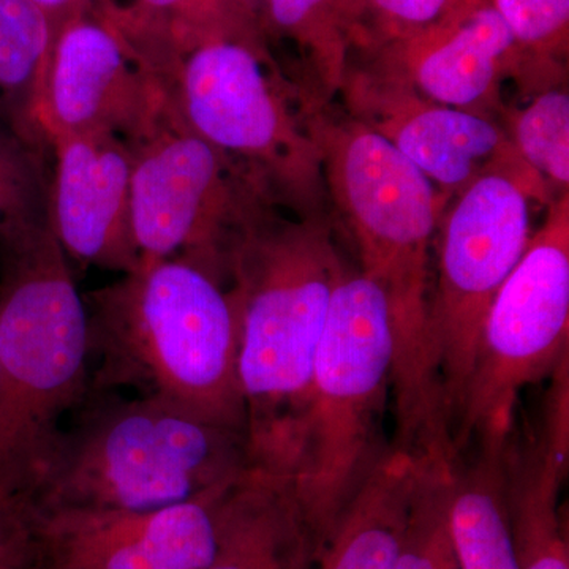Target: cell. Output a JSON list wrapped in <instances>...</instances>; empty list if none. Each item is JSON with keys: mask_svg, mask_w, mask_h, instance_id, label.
<instances>
[{"mask_svg": "<svg viewBox=\"0 0 569 569\" xmlns=\"http://www.w3.org/2000/svg\"><path fill=\"white\" fill-rule=\"evenodd\" d=\"M33 2L47 11L59 28L74 14L93 10L88 0H33Z\"/></svg>", "mask_w": 569, "mask_h": 569, "instance_id": "obj_28", "label": "cell"}, {"mask_svg": "<svg viewBox=\"0 0 569 569\" xmlns=\"http://www.w3.org/2000/svg\"><path fill=\"white\" fill-rule=\"evenodd\" d=\"M418 459L388 448L312 560V569H397Z\"/></svg>", "mask_w": 569, "mask_h": 569, "instance_id": "obj_17", "label": "cell"}, {"mask_svg": "<svg viewBox=\"0 0 569 569\" xmlns=\"http://www.w3.org/2000/svg\"><path fill=\"white\" fill-rule=\"evenodd\" d=\"M40 508L31 492L0 496V569H37Z\"/></svg>", "mask_w": 569, "mask_h": 569, "instance_id": "obj_27", "label": "cell"}, {"mask_svg": "<svg viewBox=\"0 0 569 569\" xmlns=\"http://www.w3.org/2000/svg\"><path fill=\"white\" fill-rule=\"evenodd\" d=\"M84 299L41 222L0 238V496L39 485L89 389Z\"/></svg>", "mask_w": 569, "mask_h": 569, "instance_id": "obj_5", "label": "cell"}, {"mask_svg": "<svg viewBox=\"0 0 569 569\" xmlns=\"http://www.w3.org/2000/svg\"><path fill=\"white\" fill-rule=\"evenodd\" d=\"M451 0H343L350 48L370 56L417 36L440 20Z\"/></svg>", "mask_w": 569, "mask_h": 569, "instance_id": "obj_26", "label": "cell"}, {"mask_svg": "<svg viewBox=\"0 0 569 569\" xmlns=\"http://www.w3.org/2000/svg\"><path fill=\"white\" fill-rule=\"evenodd\" d=\"M426 99L492 118L505 80L518 82L520 54L489 0L451 6L425 31L372 54Z\"/></svg>", "mask_w": 569, "mask_h": 569, "instance_id": "obj_15", "label": "cell"}, {"mask_svg": "<svg viewBox=\"0 0 569 569\" xmlns=\"http://www.w3.org/2000/svg\"><path fill=\"white\" fill-rule=\"evenodd\" d=\"M309 132L326 190L358 247L362 272L387 299L392 332L396 440L432 447L448 433L443 387L430 335V244L448 201L380 134L307 93Z\"/></svg>", "mask_w": 569, "mask_h": 569, "instance_id": "obj_1", "label": "cell"}, {"mask_svg": "<svg viewBox=\"0 0 569 569\" xmlns=\"http://www.w3.org/2000/svg\"><path fill=\"white\" fill-rule=\"evenodd\" d=\"M452 467L418 460L417 481L397 569H459L448 530Z\"/></svg>", "mask_w": 569, "mask_h": 569, "instance_id": "obj_25", "label": "cell"}, {"mask_svg": "<svg viewBox=\"0 0 569 569\" xmlns=\"http://www.w3.org/2000/svg\"><path fill=\"white\" fill-rule=\"evenodd\" d=\"M473 2H479V0H451V3H449V7L462 6V3H473Z\"/></svg>", "mask_w": 569, "mask_h": 569, "instance_id": "obj_31", "label": "cell"}, {"mask_svg": "<svg viewBox=\"0 0 569 569\" xmlns=\"http://www.w3.org/2000/svg\"><path fill=\"white\" fill-rule=\"evenodd\" d=\"M520 54L518 86L537 93L563 84L569 0H489Z\"/></svg>", "mask_w": 569, "mask_h": 569, "instance_id": "obj_22", "label": "cell"}, {"mask_svg": "<svg viewBox=\"0 0 569 569\" xmlns=\"http://www.w3.org/2000/svg\"><path fill=\"white\" fill-rule=\"evenodd\" d=\"M313 550L287 486L250 470L224 497L204 569H312Z\"/></svg>", "mask_w": 569, "mask_h": 569, "instance_id": "obj_16", "label": "cell"}, {"mask_svg": "<svg viewBox=\"0 0 569 569\" xmlns=\"http://www.w3.org/2000/svg\"><path fill=\"white\" fill-rule=\"evenodd\" d=\"M565 477V467L542 447L519 449L509 459V515L519 569H569L559 507Z\"/></svg>", "mask_w": 569, "mask_h": 569, "instance_id": "obj_19", "label": "cell"}, {"mask_svg": "<svg viewBox=\"0 0 569 569\" xmlns=\"http://www.w3.org/2000/svg\"><path fill=\"white\" fill-rule=\"evenodd\" d=\"M342 2H343V0H339V3H340V11H342Z\"/></svg>", "mask_w": 569, "mask_h": 569, "instance_id": "obj_32", "label": "cell"}, {"mask_svg": "<svg viewBox=\"0 0 569 569\" xmlns=\"http://www.w3.org/2000/svg\"><path fill=\"white\" fill-rule=\"evenodd\" d=\"M132 151V228L141 264L182 258L230 284L242 239L280 208L241 163L194 132L159 70Z\"/></svg>", "mask_w": 569, "mask_h": 569, "instance_id": "obj_7", "label": "cell"}, {"mask_svg": "<svg viewBox=\"0 0 569 569\" xmlns=\"http://www.w3.org/2000/svg\"><path fill=\"white\" fill-rule=\"evenodd\" d=\"M157 67L93 10L69 18L56 37L40 107L44 140L63 133L138 132Z\"/></svg>", "mask_w": 569, "mask_h": 569, "instance_id": "obj_13", "label": "cell"}, {"mask_svg": "<svg viewBox=\"0 0 569 569\" xmlns=\"http://www.w3.org/2000/svg\"><path fill=\"white\" fill-rule=\"evenodd\" d=\"M569 348V193L497 291L479 335L452 441L458 456L478 438H508L520 391L550 376Z\"/></svg>", "mask_w": 569, "mask_h": 569, "instance_id": "obj_9", "label": "cell"}, {"mask_svg": "<svg viewBox=\"0 0 569 569\" xmlns=\"http://www.w3.org/2000/svg\"><path fill=\"white\" fill-rule=\"evenodd\" d=\"M69 417L31 492L41 511H152L252 470L244 432L162 397L88 391Z\"/></svg>", "mask_w": 569, "mask_h": 569, "instance_id": "obj_4", "label": "cell"}, {"mask_svg": "<svg viewBox=\"0 0 569 569\" xmlns=\"http://www.w3.org/2000/svg\"><path fill=\"white\" fill-rule=\"evenodd\" d=\"M88 2L91 3L93 11H96L99 17H108L111 11L119 9L114 0H88Z\"/></svg>", "mask_w": 569, "mask_h": 569, "instance_id": "obj_30", "label": "cell"}, {"mask_svg": "<svg viewBox=\"0 0 569 569\" xmlns=\"http://www.w3.org/2000/svg\"><path fill=\"white\" fill-rule=\"evenodd\" d=\"M134 47L153 54L178 56L212 40H266L234 0H137L110 18Z\"/></svg>", "mask_w": 569, "mask_h": 569, "instance_id": "obj_20", "label": "cell"}, {"mask_svg": "<svg viewBox=\"0 0 569 569\" xmlns=\"http://www.w3.org/2000/svg\"><path fill=\"white\" fill-rule=\"evenodd\" d=\"M261 29L268 44H295L316 84L313 96L325 102L340 93L351 48L339 0H266Z\"/></svg>", "mask_w": 569, "mask_h": 569, "instance_id": "obj_21", "label": "cell"}, {"mask_svg": "<svg viewBox=\"0 0 569 569\" xmlns=\"http://www.w3.org/2000/svg\"><path fill=\"white\" fill-rule=\"evenodd\" d=\"M239 481L152 511L40 509L37 569H204L220 507Z\"/></svg>", "mask_w": 569, "mask_h": 569, "instance_id": "obj_12", "label": "cell"}, {"mask_svg": "<svg viewBox=\"0 0 569 569\" xmlns=\"http://www.w3.org/2000/svg\"><path fill=\"white\" fill-rule=\"evenodd\" d=\"M340 93L347 114L395 146L447 201L485 174L539 176L496 119L432 102L383 63L350 67Z\"/></svg>", "mask_w": 569, "mask_h": 569, "instance_id": "obj_11", "label": "cell"}, {"mask_svg": "<svg viewBox=\"0 0 569 569\" xmlns=\"http://www.w3.org/2000/svg\"><path fill=\"white\" fill-rule=\"evenodd\" d=\"M163 71L194 132L241 163L284 211L323 213L328 190L305 91L268 41H208L171 56Z\"/></svg>", "mask_w": 569, "mask_h": 569, "instance_id": "obj_8", "label": "cell"}, {"mask_svg": "<svg viewBox=\"0 0 569 569\" xmlns=\"http://www.w3.org/2000/svg\"><path fill=\"white\" fill-rule=\"evenodd\" d=\"M552 200L548 183L537 174L490 173L468 183L441 213L429 320L451 433L486 313L529 246L531 203Z\"/></svg>", "mask_w": 569, "mask_h": 569, "instance_id": "obj_10", "label": "cell"}, {"mask_svg": "<svg viewBox=\"0 0 569 569\" xmlns=\"http://www.w3.org/2000/svg\"><path fill=\"white\" fill-rule=\"evenodd\" d=\"M391 369L387 299L347 264L318 348L298 459L283 482L313 556L387 452L380 438Z\"/></svg>", "mask_w": 569, "mask_h": 569, "instance_id": "obj_6", "label": "cell"}, {"mask_svg": "<svg viewBox=\"0 0 569 569\" xmlns=\"http://www.w3.org/2000/svg\"><path fill=\"white\" fill-rule=\"evenodd\" d=\"M89 389H132L246 433L238 313L227 284L182 258L152 261L82 296Z\"/></svg>", "mask_w": 569, "mask_h": 569, "instance_id": "obj_3", "label": "cell"}, {"mask_svg": "<svg viewBox=\"0 0 569 569\" xmlns=\"http://www.w3.org/2000/svg\"><path fill=\"white\" fill-rule=\"evenodd\" d=\"M59 29L33 0H0V122L44 151L41 97Z\"/></svg>", "mask_w": 569, "mask_h": 569, "instance_id": "obj_18", "label": "cell"}, {"mask_svg": "<svg viewBox=\"0 0 569 569\" xmlns=\"http://www.w3.org/2000/svg\"><path fill=\"white\" fill-rule=\"evenodd\" d=\"M254 224L233 254L238 373L252 468L287 481L301 443L313 369L347 263L323 213Z\"/></svg>", "mask_w": 569, "mask_h": 569, "instance_id": "obj_2", "label": "cell"}, {"mask_svg": "<svg viewBox=\"0 0 569 569\" xmlns=\"http://www.w3.org/2000/svg\"><path fill=\"white\" fill-rule=\"evenodd\" d=\"M503 129L523 162L533 168L550 192H568L569 96L557 86L537 93L520 110L501 108ZM553 198H557L553 194Z\"/></svg>", "mask_w": 569, "mask_h": 569, "instance_id": "obj_23", "label": "cell"}, {"mask_svg": "<svg viewBox=\"0 0 569 569\" xmlns=\"http://www.w3.org/2000/svg\"><path fill=\"white\" fill-rule=\"evenodd\" d=\"M50 146L48 223L69 260L129 274L141 266L132 228V151L112 133H63Z\"/></svg>", "mask_w": 569, "mask_h": 569, "instance_id": "obj_14", "label": "cell"}, {"mask_svg": "<svg viewBox=\"0 0 569 569\" xmlns=\"http://www.w3.org/2000/svg\"><path fill=\"white\" fill-rule=\"evenodd\" d=\"M234 2L261 29V26H263L266 0H234ZM261 32H263V29H261Z\"/></svg>", "mask_w": 569, "mask_h": 569, "instance_id": "obj_29", "label": "cell"}, {"mask_svg": "<svg viewBox=\"0 0 569 569\" xmlns=\"http://www.w3.org/2000/svg\"><path fill=\"white\" fill-rule=\"evenodd\" d=\"M50 151L0 122V238L48 222Z\"/></svg>", "mask_w": 569, "mask_h": 569, "instance_id": "obj_24", "label": "cell"}]
</instances>
